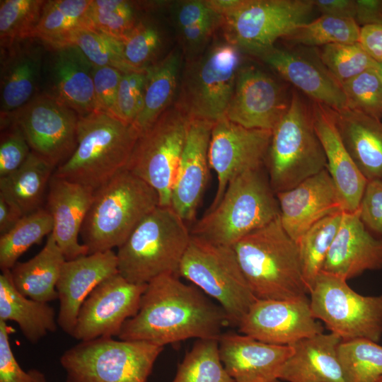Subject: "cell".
<instances>
[{
    "instance_id": "6da1fadb",
    "label": "cell",
    "mask_w": 382,
    "mask_h": 382,
    "mask_svg": "<svg viewBox=\"0 0 382 382\" xmlns=\"http://www.w3.org/2000/svg\"><path fill=\"white\" fill-rule=\"evenodd\" d=\"M228 325L219 304L194 284L166 274L146 284L137 313L126 320L118 338L163 347L190 338L219 339Z\"/></svg>"
},
{
    "instance_id": "7a4b0ae2",
    "label": "cell",
    "mask_w": 382,
    "mask_h": 382,
    "mask_svg": "<svg viewBox=\"0 0 382 382\" xmlns=\"http://www.w3.org/2000/svg\"><path fill=\"white\" fill-rule=\"evenodd\" d=\"M233 248L257 299H291L309 294L297 243L284 231L279 216Z\"/></svg>"
},
{
    "instance_id": "3957f363",
    "label": "cell",
    "mask_w": 382,
    "mask_h": 382,
    "mask_svg": "<svg viewBox=\"0 0 382 382\" xmlns=\"http://www.w3.org/2000/svg\"><path fill=\"white\" fill-rule=\"evenodd\" d=\"M139 136L133 124L104 112L79 116L76 147L53 174L96 190L126 169Z\"/></svg>"
},
{
    "instance_id": "277c9868",
    "label": "cell",
    "mask_w": 382,
    "mask_h": 382,
    "mask_svg": "<svg viewBox=\"0 0 382 382\" xmlns=\"http://www.w3.org/2000/svg\"><path fill=\"white\" fill-rule=\"evenodd\" d=\"M159 205L156 190L127 170L94 191L81 237L88 254L117 248Z\"/></svg>"
},
{
    "instance_id": "5b68a950",
    "label": "cell",
    "mask_w": 382,
    "mask_h": 382,
    "mask_svg": "<svg viewBox=\"0 0 382 382\" xmlns=\"http://www.w3.org/2000/svg\"><path fill=\"white\" fill-rule=\"evenodd\" d=\"M190 238L187 224L174 209L158 205L118 248V273L138 284L163 274L178 275Z\"/></svg>"
},
{
    "instance_id": "8992f818",
    "label": "cell",
    "mask_w": 382,
    "mask_h": 382,
    "mask_svg": "<svg viewBox=\"0 0 382 382\" xmlns=\"http://www.w3.org/2000/svg\"><path fill=\"white\" fill-rule=\"evenodd\" d=\"M279 216L276 194L268 176L259 168L234 178L216 206L194 222L190 233L211 243L233 247Z\"/></svg>"
},
{
    "instance_id": "52a82bcc",
    "label": "cell",
    "mask_w": 382,
    "mask_h": 382,
    "mask_svg": "<svg viewBox=\"0 0 382 382\" xmlns=\"http://www.w3.org/2000/svg\"><path fill=\"white\" fill-rule=\"evenodd\" d=\"M265 165L275 194L326 168L325 155L313 126L311 103L297 90L292 91L286 113L272 131Z\"/></svg>"
},
{
    "instance_id": "ba28073f",
    "label": "cell",
    "mask_w": 382,
    "mask_h": 382,
    "mask_svg": "<svg viewBox=\"0 0 382 382\" xmlns=\"http://www.w3.org/2000/svg\"><path fill=\"white\" fill-rule=\"evenodd\" d=\"M163 347L99 337L66 350L60 364L66 382H146Z\"/></svg>"
},
{
    "instance_id": "9c48e42d",
    "label": "cell",
    "mask_w": 382,
    "mask_h": 382,
    "mask_svg": "<svg viewBox=\"0 0 382 382\" xmlns=\"http://www.w3.org/2000/svg\"><path fill=\"white\" fill-rule=\"evenodd\" d=\"M178 275L215 299L232 326H238L257 299L231 246L215 244L191 235Z\"/></svg>"
},
{
    "instance_id": "30bf717a",
    "label": "cell",
    "mask_w": 382,
    "mask_h": 382,
    "mask_svg": "<svg viewBox=\"0 0 382 382\" xmlns=\"http://www.w3.org/2000/svg\"><path fill=\"white\" fill-rule=\"evenodd\" d=\"M309 294L313 316L342 340H381L382 294L361 295L347 280L323 272L316 277Z\"/></svg>"
},
{
    "instance_id": "8fae6325",
    "label": "cell",
    "mask_w": 382,
    "mask_h": 382,
    "mask_svg": "<svg viewBox=\"0 0 382 382\" xmlns=\"http://www.w3.org/2000/svg\"><path fill=\"white\" fill-rule=\"evenodd\" d=\"M189 122L177 105L168 108L140 134L126 167L156 190L161 206H170Z\"/></svg>"
},
{
    "instance_id": "7c38bea8",
    "label": "cell",
    "mask_w": 382,
    "mask_h": 382,
    "mask_svg": "<svg viewBox=\"0 0 382 382\" xmlns=\"http://www.w3.org/2000/svg\"><path fill=\"white\" fill-rule=\"evenodd\" d=\"M313 8V0H244L221 23L228 43L258 56L308 22Z\"/></svg>"
},
{
    "instance_id": "4fadbf2b",
    "label": "cell",
    "mask_w": 382,
    "mask_h": 382,
    "mask_svg": "<svg viewBox=\"0 0 382 382\" xmlns=\"http://www.w3.org/2000/svg\"><path fill=\"white\" fill-rule=\"evenodd\" d=\"M241 61L231 43L212 47L188 69L177 105L189 118L215 123L226 117Z\"/></svg>"
},
{
    "instance_id": "5bb4252c",
    "label": "cell",
    "mask_w": 382,
    "mask_h": 382,
    "mask_svg": "<svg viewBox=\"0 0 382 382\" xmlns=\"http://www.w3.org/2000/svg\"><path fill=\"white\" fill-rule=\"evenodd\" d=\"M79 115L50 93L37 94L26 105L1 116L16 124L32 151L55 169L73 154L77 145Z\"/></svg>"
},
{
    "instance_id": "9a60e30c",
    "label": "cell",
    "mask_w": 382,
    "mask_h": 382,
    "mask_svg": "<svg viewBox=\"0 0 382 382\" xmlns=\"http://www.w3.org/2000/svg\"><path fill=\"white\" fill-rule=\"evenodd\" d=\"M272 131L250 129L226 117L216 122L209 147V162L217 178L212 209L222 198L228 185L236 177L265 165Z\"/></svg>"
},
{
    "instance_id": "2e32d148",
    "label": "cell",
    "mask_w": 382,
    "mask_h": 382,
    "mask_svg": "<svg viewBox=\"0 0 382 382\" xmlns=\"http://www.w3.org/2000/svg\"><path fill=\"white\" fill-rule=\"evenodd\" d=\"M146 284L132 283L119 273L103 281L81 305L72 337L79 341L118 337L137 313Z\"/></svg>"
},
{
    "instance_id": "e0dca14e",
    "label": "cell",
    "mask_w": 382,
    "mask_h": 382,
    "mask_svg": "<svg viewBox=\"0 0 382 382\" xmlns=\"http://www.w3.org/2000/svg\"><path fill=\"white\" fill-rule=\"evenodd\" d=\"M313 315L307 296L284 299H256L238 325L241 334L273 345H291L323 332Z\"/></svg>"
},
{
    "instance_id": "ac0fdd59",
    "label": "cell",
    "mask_w": 382,
    "mask_h": 382,
    "mask_svg": "<svg viewBox=\"0 0 382 382\" xmlns=\"http://www.w3.org/2000/svg\"><path fill=\"white\" fill-rule=\"evenodd\" d=\"M284 88L254 66L239 69L226 118L250 129L272 131L290 103Z\"/></svg>"
},
{
    "instance_id": "d6986e66",
    "label": "cell",
    "mask_w": 382,
    "mask_h": 382,
    "mask_svg": "<svg viewBox=\"0 0 382 382\" xmlns=\"http://www.w3.org/2000/svg\"><path fill=\"white\" fill-rule=\"evenodd\" d=\"M214 124L190 118L170 199V207L187 224L196 221L209 180V147Z\"/></svg>"
},
{
    "instance_id": "ffe728a7",
    "label": "cell",
    "mask_w": 382,
    "mask_h": 382,
    "mask_svg": "<svg viewBox=\"0 0 382 382\" xmlns=\"http://www.w3.org/2000/svg\"><path fill=\"white\" fill-rule=\"evenodd\" d=\"M276 197L282 226L296 243L318 221L343 212L336 187L326 168L290 190L276 193Z\"/></svg>"
},
{
    "instance_id": "44dd1931",
    "label": "cell",
    "mask_w": 382,
    "mask_h": 382,
    "mask_svg": "<svg viewBox=\"0 0 382 382\" xmlns=\"http://www.w3.org/2000/svg\"><path fill=\"white\" fill-rule=\"evenodd\" d=\"M258 56L313 102L332 110L347 107V99L340 83L323 65L318 53L310 54L274 46Z\"/></svg>"
},
{
    "instance_id": "7402d4cb",
    "label": "cell",
    "mask_w": 382,
    "mask_h": 382,
    "mask_svg": "<svg viewBox=\"0 0 382 382\" xmlns=\"http://www.w3.org/2000/svg\"><path fill=\"white\" fill-rule=\"evenodd\" d=\"M117 265L112 250L64 262L56 286L59 303L57 323L64 332L72 336L81 305L98 284L118 273Z\"/></svg>"
},
{
    "instance_id": "603a6c76",
    "label": "cell",
    "mask_w": 382,
    "mask_h": 382,
    "mask_svg": "<svg viewBox=\"0 0 382 382\" xmlns=\"http://www.w3.org/2000/svg\"><path fill=\"white\" fill-rule=\"evenodd\" d=\"M221 362L234 382H277L291 345L266 343L228 332L218 339Z\"/></svg>"
},
{
    "instance_id": "cb8c5ba5",
    "label": "cell",
    "mask_w": 382,
    "mask_h": 382,
    "mask_svg": "<svg viewBox=\"0 0 382 382\" xmlns=\"http://www.w3.org/2000/svg\"><path fill=\"white\" fill-rule=\"evenodd\" d=\"M381 268L382 238L374 236L366 228L359 209L343 212L321 272L348 280L365 271Z\"/></svg>"
},
{
    "instance_id": "d4e9b609",
    "label": "cell",
    "mask_w": 382,
    "mask_h": 382,
    "mask_svg": "<svg viewBox=\"0 0 382 382\" xmlns=\"http://www.w3.org/2000/svg\"><path fill=\"white\" fill-rule=\"evenodd\" d=\"M91 187L52 175L46 195V209L53 220L52 232L66 260L88 254L79 236L91 205Z\"/></svg>"
},
{
    "instance_id": "484cf974",
    "label": "cell",
    "mask_w": 382,
    "mask_h": 382,
    "mask_svg": "<svg viewBox=\"0 0 382 382\" xmlns=\"http://www.w3.org/2000/svg\"><path fill=\"white\" fill-rule=\"evenodd\" d=\"M311 110L314 129L325 155L326 169L336 187L343 212H357L367 180L342 142L332 109L312 101Z\"/></svg>"
},
{
    "instance_id": "4316f807",
    "label": "cell",
    "mask_w": 382,
    "mask_h": 382,
    "mask_svg": "<svg viewBox=\"0 0 382 382\" xmlns=\"http://www.w3.org/2000/svg\"><path fill=\"white\" fill-rule=\"evenodd\" d=\"M33 39L1 49V116L16 111L37 95L42 50Z\"/></svg>"
},
{
    "instance_id": "83f0119b",
    "label": "cell",
    "mask_w": 382,
    "mask_h": 382,
    "mask_svg": "<svg viewBox=\"0 0 382 382\" xmlns=\"http://www.w3.org/2000/svg\"><path fill=\"white\" fill-rule=\"evenodd\" d=\"M342 339L320 333L291 345L293 351L279 374L287 382H347L338 356Z\"/></svg>"
},
{
    "instance_id": "f1b7e54d",
    "label": "cell",
    "mask_w": 382,
    "mask_h": 382,
    "mask_svg": "<svg viewBox=\"0 0 382 382\" xmlns=\"http://www.w3.org/2000/svg\"><path fill=\"white\" fill-rule=\"evenodd\" d=\"M342 142L367 181H382V121L347 107L332 110Z\"/></svg>"
},
{
    "instance_id": "f546056e",
    "label": "cell",
    "mask_w": 382,
    "mask_h": 382,
    "mask_svg": "<svg viewBox=\"0 0 382 382\" xmlns=\"http://www.w3.org/2000/svg\"><path fill=\"white\" fill-rule=\"evenodd\" d=\"M54 51L50 93L79 116L96 111L94 66L74 45Z\"/></svg>"
},
{
    "instance_id": "4dcf8cb0",
    "label": "cell",
    "mask_w": 382,
    "mask_h": 382,
    "mask_svg": "<svg viewBox=\"0 0 382 382\" xmlns=\"http://www.w3.org/2000/svg\"><path fill=\"white\" fill-rule=\"evenodd\" d=\"M65 261L51 233L36 255L18 262L10 270L13 284L21 294L35 301L48 303L58 299L56 286Z\"/></svg>"
},
{
    "instance_id": "1f68e13d",
    "label": "cell",
    "mask_w": 382,
    "mask_h": 382,
    "mask_svg": "<svg viewBox=\"0 0 382 382\" xmlns=\"http://www.w3.org/2000/svg\"><path fill=\"white\" fill-rule=\"evenodd\" d=\"M0 274V320L13 321L23 335L36 343L47 333L55 332L57 318L48 303L29 299L21 294L13 284L11 270Z\"/></svg>"
},
{
    "instance_id": "d6a6232c",
    "label": "cell",
    "mask_w": 382,
    "mask_h": 382,
    "mask_svg": "<svg viewBox=\"0 0 382 382\" xmlns=\"http://www.w3.org/2000/svg\"><path fill=\"white\" fill-rule=\"evenodd\" d=\"M55 170L43 158L32 151L23 164L0 178V195L23 216L42 208L50 180Z\"/></svg>"
},
{
    "instance_id": "836d02e7",
    "label": "cell",
    "mask_w": 382,
    "mask_h": 382,
    "mask_svg": "<svg viewBox=\"0 0 382 382\" xmlns=\"http://www.w3.org/2000/svg\"><path fill=\"white\" fill-rule=\"evenodd\" d=\"M180 62L179 54L172 52L146 69L143 108L133 124L140 134L168 108L176 90Z\"/></svg>"
},
{
    "instance_id": "e575fe53",
    "label": "cell",
    "mask_w": 382,
    "mask_h": 382,
    "mask_svg": "<svg viewBox=\"0 0 382 382\" xmlns=\"http://www.w3.org/2000/svg\"><path fill=\"white\" fill-rule=\"evenodd\" d=\"M91 3V0L47 1L33 38L52 50L66 46L75 32L92 28L88 18Z\"/></svg>"
},
{
    "instance_id": "d590c367",
    "label": "cell",
    "mask_w": 382,
    "mask_h": 382,
    "mask_svg": "<svg viewBox=\"0 0 382 382\" xmlns=\"http://www.w3.org/2000/svg\"><path fill=\"white\" fill-rule=\"evenodd\" d=\"M53 231V220L46 208L23 216L17 224L0 236V268L11 270L31 246Z\"/></svg>"
},
{
    "instance_id": "8d00e7d4",
    "label": "cell",
    "mask_w": 382,
    "mask_h": 382,
    "mask_svg": "<svg viewBox=\"0 0 382 382\" xmlns=\"http://www.w3.org/2000/svg\"><path fill=\"white\" fill-rule=\"evenodd\" d=\"M342 213L338 212L318 221L297 242L303 276L308 292L322 271L340 227Z\"/></svg>"
},
{
    "instance_id": "74e56055",
    "label": "cell",
    "mask_w": 382,
    "mask_h": 382,
    "mask_svg": "<svg viewBox=\"0 0 382 382\" xmlns=\"http://www.w3.org/2000/svg\"><path fill=\"white\" fill-rule=\"evenodd\" d=\"M361 27L353 18L321 15L284 37L293 45L308 47L359 42Z\"/></svg>"
},
{
    "instance_id": "f35d334b",
    "label": "cell",
    "mask_w": 382,
    "mask_h": 382,
    "mask_svg": "<svg viewBox=\"0 0 382 382\" xmlns=\"http://www.w3.org/2000/svg\"><path fill=\"white\" fill-rule=\"evenodd\" d=\"M172 382H234L221 362L218 339H198Z\"/></svg>"
},
{
    "instance_id": "ab89813d",
    "label": "cell",
    "mask_w": 382,
    "mask_h": 382,
    "mask_svg": "<svg viewBox=\"0 0 382 382\" xmlns=\"http://www.w3.org/2000/svg\"><path fill=\"white\" fill-rule=\"evenodd\" d=\"M338 356L347 382H378L382 378V346L363 338L342 340Z\"/></svg>"
},
{
    "instance_id": "60d3db41",
    "label": "cell",
    "mask_w": 382,
    "mask_h": 382,
    "mask_svg": "<svg viewBox=\"0 0 382 382\" xmlns=\"http://www.w3.org/2000/svg\"><path fill=\"white\" fill-rule=\"evenodd\" d=\"M47 1L1 0L0 45L8 47L21 41L33 38Z\"/></svg>"
},
{
    "instance_id": "b9f144b4",
    "label": "cell",
    "mask_w": 382,
    "mask_h": 382,
    "mask_svg": "<svg viewBox=\"0 0 382 382\" xmlns=\"http://www.w3.org/2000/svg\"><path fill=\"white\" fill-rule=\"evenodd\" d=\"M67 45L77 47L94 66H111L123 73L132 71L124 60L123 42L98 30L80 29L73 34Z\"/></svg>"
},
{
    "instance_id": "7bdbcfd3",
    "label": "cell",
    "mask_w": 382,
    "mask_h": 382,
    "mask_svg": "<svg viewBox=\"0 0 382 382\" xmlns=\"http://www.w3.org/2000/svg\"><path fill=\"white\" fill-rule=\"evenodd\" d=\"M88 18L93 28L123 41L137 23L134 2L91 0Z\"/></svg>"
},
{
    "instance_id": "ee69618b",
    "label": "cell",
    "mask_w": 382,
    "mask_h": 382,
    "mask_svg": "<svg viewBox=\"0 0 382 382\" xmlns=\"http://www.w3.org/2000/svg\"><path fill=\"white\" fill-rule=\"evenodd\" d=\"M323 65L340 84L374 67L375 61L359 43L330 44L318 52Z\"/></svg>"
},
{
    "instance_id": "f6af8a7d",
    "label": "cell",
    "mask_w": 382,
    "mask_h": 382,
    "mask_svg": "<svg viewBox=\"0 0 382 382\" xmlns=\"http://www.w3.org/2000/svg\"><path fill=\"white\" fill-rule=\"evenodd\" d=\"M347 107L382 119V80L373 68L341 83Z\"/></svg>"
},
{
    "instance_id": "bcb514c9",
    "label": "cell",
    "mask_w": 382,
    "mask_h": 382,
    "mask_svg": "<svg viewBox=\"0 0 382 382\" xmlns=\"http://www.w3.org/2000/svg\"><path fill=\"white\" fill-rule=\"evenodd\" d=\"M122 42L126 65L132 71H140L151 65L161 47V39L155 26L138 21Z\"/></svg>"
},
{
    "instance_id": "7dc6e473",
    "label": "cell",
    "mask_w": 382,
    "mask_h": 382,
    "mask_svg": "<svg viewBox=\"0 0 382 382\" xmlns=\"http://www.w3.org/2000/svg\"><path fill=\"white\" fill-rule=\"evenodd\" d=\"M145 81L146 69L122 74L114 116L127 123L134 124L143 108Z\"/></svg>"
},
{
    "instance_id": "c3c4849f",
    "label": "cell",
    "mask_w": 382,
    "mask_h": 382,
    "mask_svg": "<svg viewBox=\"0 0 382 382\" xmlns=\"http://www.w3.org/2000/svg\"><path fill=\"white\" fill-rule=\"evenodd\" d=\"M30 152L31 149L18 126L8 119H1L0 178L19 168Z\"/></svg>"
},
{
    "instance_id": "681fc988",
    "label": "cell",
    "mask_w": 382,
    "mask_h": 382,
    "mask_svg": "<svg viewBox=\"0 0 382 382\" xmlns=\"http://www.w3.org/2000/svg\"><path fill=\"white\" fill-rule=\"evenodd\" d=\"M9 330L0 320V382H47L38 370L24 371L17 361L11 347Z\"/></svg>"
},
{
    "instance_id": "f907efd6",
    "label": "cell",
    "mask_w": 382,
    "mask_h": 382,
    "mask_svg": "<svg viewBox=\"0 0 382 382\" xmlns=\"http://www.w3.org/2000/svg\"><path fill=\"white\" fill-rule=\"evenodd\" d=\"M123 72L111 66H94L93 84L96 110L114 115Z\"/></svg>"
},
{
    "instance_id": "816d5d0a",
    "label": "cell",
    "mask_w": 382,
    "mask_h": 382,
    "mask_svg": "<svg viewBox=\"0 0 382 382\" xmlns=\"http://www.w3.org/2000/svg\"><path fill=\"white\" fill-rule=\"evenodd\" d=\"M359 212L370 231L382 235V181H367Z\"/></svg>"
},
{
    "instance_id": "f5cc1de1",
    "label": "cell",
    "mask_w": 382,
    "mask_h": 382,
    "mask_svg": "<svg viewBox=\"0 0 382 382\" xmlns=\"http://www.w3.org/2000/svg\"><path fill=\"white\" fill-rule=\"evenodd\" d=\"M176 21L180 30L198 24L221 22V16L212 10L205 1H187L181 3L176 10Z\"/></svg>"
},
{
    "instance_id": "db71d44e",
    "label": "cell",
    "mask_w": 382,
    "mask_h": 382,
    "mask_svg": "<svg viewBox=\"0 0 382 382\" xmlns=\"http://www.w3.org/2000/svg\"><path fill=\"white\" fill-rule=\"evenodd\" d=\"M354 20L361 27L382 26V0H355Z\"/></svg>"
},
{
    "instance_id": "11a10c76",
    "label": "cell",
    "mask_w": 382,
    "mask_h": 382,
    "mask_svg": "<svg viewBox=\"0 0 382 382\" xmlns=\"http://www.w3.org/2000/svg\"><path fill=\"white\" fill-rule=\"evenodd\" d=\"M359 43L374 61L382 63V26L361 27Z\"/></svg>"
},
{
    "instance_id": "9f6ffc18",
    "label": "cell",
    "mask_w": 382,
    "mask_h": 382,
    "mask_svg": "<svg viewBox=\"0 0 382 382\" xmlns=\"http://www.w3.org/2000/svg\"><path fill=\"white\" fill-rule=\"evenodd\" d=\"M315 8L323 15L353 18L355 16V0H313Z\"/></svg>"
},
{
    "instance_id": "6f0895ef",
    "label": "cell",
    "mask_w": 382,
    "mask_h": 382,
    "mask_svg": "<svg viewBox=\"0 0 382 382\" xmlns=\"http://www.w3.org/2000/svg\"><path fill=\"white\" fill-rule=\"evenodd\" d=\"M219 21L202 23L197 25L180 30L185 41L192 47L202 45L211 35Z\"/></svg>"
},
{
    "instance_id": "680465c9",
    "label": "cell",
    "mask_w": 382,
    "mask_h": 382,
    "mask_svg": "<svg viewBox=\"0 0 382 382\" xmlns=\"http://www.w3.org/2000/svg\"><path fill=\"white\" fill-rule=\"evenodd\" d=\"M23 216L20 210L0 195V234L11 230Z\"/></svg>"
},
{
    "instance_id": "91938a15",
    "label": "cell",
    "mask_w": 382,
    "mask_h": 382,
    "mask_svg": "<svg viewBox=\"0 0 382 382\" xmlns=\"http://www.w3.org/2000/svg\"><path fill=\"white\" fill-rule=\"evenodd\" d=\"M207 5L221 16L238 8L244 0H207Z\"/></svg>"
},
{
    "instance_id": "94428289",
    "label": "cell",
    "mask_w": 382,
    "mask_h": 382,
    "mask_svg": "<svg viewBox=\"0 0 382 382\" xmlns=\"http://www.w3.org/2000/svg\"><path fill=\"white\" fill-rule=\"evenodd\" d=\"M374 69L376 70V71L382 80V63H378L375 61Z\"/></svg>"
},
{
    "instance_id": "6125c7cd",
    "label": "cell",
    "mask_w": 382,
    "mask_h": 382,
    "mask_svg": "<svg viewBox=\"0 0 382 382\" xmlns=\"http://www.w3.org/2000/svg\"><path fill=\"white\" fill-rule=\"evenodd\" d=\"M378 382H382V378L381 380H379Z\"/></svg>"
}]
</instances>
